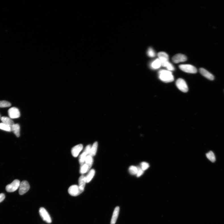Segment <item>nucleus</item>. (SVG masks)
Listing matches in <instances>:
<instances>
[{
	"instance_id": "393cba45",
	"label": "nucleus",
	"mask_w": 224,
	"mask_h": 224,
	"mask_svg": "<svg viewBox=\"0 0 224 224\" xmlns=\"http://www.w3.org/2000/svg\"><path fill=\"white\" fill-rule=\"evenodd\" d=\"M11 106V104L9 102L6 101H0V108H7Z\"/></svg>"
},
{
	"instance_id": "a878e982",
	"label": "nucleus",
	"mask_w": 224,
	"mask_h": 224,
	"mask_svg": "<svg viewBox=\"0 0 224 224\" xmlns=\"http://www.w3.org/2000/svg\"><path fill=\"white\" fill-rule=\"evenodd\" d=\"M138 171V168L133 166L130 167L129 168V173L132 175L137 174Z\"/></svg>"
},
{
	"instance_id": "20e7f679",
	"label": "nucleus",
	"mask_w": 224,
	"mask_h": 224,
	"mask_svg": "<svg viewBox=\"0 0 224 224\" xmlns=\"http://www.w3.org/2000/svg\"><path fill=\"white\" fill-rule=\"evenodd\" d=\"M68 191L71 196H76L82 193L83 191L80 189L79 186L73 185L69 188Z\"/></svg>"
},
{
	"instance_id": "7c9ffc66",
	"label": "nucleus",
	"mask_w": 224,
	"mask_h": 224,
	"mask_svg": "<svg viewBox=\"0 0 224 224\" xmlns=\"http://www.w3.org/2000/svg\"><path fill=\"white\" fill-rule=\"evenodd\" d=\"M138 171L137 174V176L138 177H140L141 175L144 173V171L143 170L142 168L140 167H137Z\"/></svg>"
},
{
	"instance_id": "b1692460",
	"label": "nucleus",
	"mask_w": 224,
	"mask_h": 224,
	"mask_svg": "<svg viewBox=\"0 0 224 224\" xmlns=\"http://www.w3.org/2000/svg\"><path fill=\"white\" fill-rule=\"evenodd\" d=\"M0 129L7 131L11 132L12 131L11 127L4 123H0Z\"/></svg>"
},
{
	"instance_id": "f257e3e1",
	"label": "nucleus",
	"mask_w": 224,
	"mask_h": 224,
	"mask_svg": "<svg viewBox=\"0 0 224 224\" xmlns=\"http://www.w3.org/2000/svg\"><path fill=\"white\" fill-rule=\"evenodd\" d=\"M159 79L165 83H169L173 81L174 77L171 71L162 70L158 72Z\"/></svg>"
},
{
	"instance_id": "c756f323",
	"label": "nucleus",
	"mask_w": 224,
	"mask_h": 224,
	"mask_svg": "<svg viewBox=\"0 0 224 224\" xmlns=\"http://www.w3.org/2000/svg\"><path fill=\"white\" fill-rule=\"evenodd\" d=\"M91 148V147L90 145H87L85 149H84L83 152H85L87 155L89 154Z\"/></svg>"
},
{
	"instance_id": "9d476101",
	"label": "nucleus",
	"mask_w": 224,
	"mask_h": 224,
	"mask_svg": "<svg viewBox=\"0 0 224 224\" xmlns=\"http://www.w3.org/2000/svg\"><path fill=\"white\" fill-rule=\"evenodd\" d=\"M82 144H79L75 146L71 149V153L74 157H77L79 155L80 152L83 149Z\"/></svg>"
},
{
	"instance_id": "4be33fe9",
	"label": "nucleus",
	"mask_w": 224,
	"mask_h": 224,
	"mask_svg": "<svg viewBox=\"0 0 224 224\" xmlns=\"http://www.w3.org/2000/svg\"><path fill=\"white\" fill-rule=\"evenodd\" d=\"M89 167L87 164H84L82 165H81L80 172L81 174H83L88 172L89 170Z\"/></svg>"
},
{
	"instance_id": "dca6fc26",
	"label": "nucleus",
	"mask_w": 224,
	"mask_h": 224,
	"mask_svg": "<svg viewBox=\"0 0 224 224\" xmlns=\"http://www.w3.org/2000/svg\"><path fill=\"white\" fill-rule=\"evenodd\" d=\"M86 183L85 177L83 175L81 176L79 179V186L80 189L84 191Z\"/></svg>"
},
{
	"instance_id": "9b49d317",
	"label": "nucleus",
	"mask_w": 224,
	"mask_h": 224,
	"mask_svg": "<svg viewBox=\"0 0 224 224\" xmlns=\"http://www.w3.org/2000/svg\"><path fill=\"white\" fill-rule=\"evenodd\" d=\"M200 73L207 79L210 80H213L215 79L213 75L209 71L203 68H200Z\"/></svg>"
},
{
	"instance_id": "aec40b11",
	"label": "nucleus",
	"mask_w": 224,
	"mask_h": 224,
	"mask_svg": "<svg viewBox=\"0 0 224 224\" xmlns=\"http://www.w3.org/2000/svg\"><path fill=\"white\" fill-rule=\"evenodd\" d=\"M93 159L90 155H87L85 159V164L88 165L89 169L91 167L93 163Z\"/></svg>"
},
{
	"instance_id": "4468645a",
	"label": "nucleus",
	"mask_w": 224,
	"mask_h": 224,
	"mask_svg": "<svg viewBox=\"0 0 224 224\" xmlns=\"http://www.w3.org/2000/svg\"><path fill=\"white\" fill-rule=\"evenodd\" d=\"M11 130L17 137L20 136V126L18 124H14L11 127Z\"/></svg>"
},
{
	"instance_id": "f03ea898",
	"label": "nucleus",
	"mask_w": 224,
	"mask_h": 224,
	"mask_svg": "<svg viewBox=\"0 0 224 224\" xmlns=\"http://www.w3.org/2000/svg\"><path fill=\"white\" fill-rule=\"evenodd\" d=\"M20 181L17 179L14 180L10 184H9L6 187V190L9 192H14L17 190L20 184Z\"/></svg>"
},
{
	"instance_id": "a211bd4d",
	"label": "nucleus",
	"mask_w": 224,
	"mask_h": 224,
	"mask_svg": "<svg viewBox=\"0 0 224 224\" xmlns=\"http://www.w3.org/2000/svg\"><path fill=\"white\" fill-rule=\"evenodd\" d=\"M97 147H98V143L97 142L94 143L92 147L91 148L89 155L92 157L95 156L96 153Z\"/></svg>"
},
{
	"instance_id": "c85d7f7f",
	"label": "nucleus",
	"mask_w": 224,
	"mask_h": 224,
	"mask_svg": "<svg viewBox=\"0 0 224 224\" xmlns=\"http://www.w3.org/2000/svg\"><path fill=\"white\" fill-rule=\"evenodd\" d=\"M166 68L168 70L171 71H173L175 70V68L173 66L171 63L169 62L166 66Z\"/></svg>"
},
{
	"instance_id": "473e14b6",
	"label": "nucleus",
	"mask_w": 224,
	"mask_h": 224,
	"mask_svg": "<svg viewBox=\"0 0 224 224\" xmlns=\"http://www.w3.org/2000/svg\"><path fill=\"white\" fill-rule=\"evenodd\" d=\"M0 117H1V116H0Z\"/></svg>"
},
{
	"instance_id": "f8f14e48",
	"label": "nucleus",
	"mask_w": 224,
	"mask_h": 224,
	"mask_svg": "<svg viewBox=\"0 0 224 224\" xmlns=\"http://www.w3.org/2000/svg\"><path fill=\"white\" fill-rule=\"evenodd\" d=\"M158 59L161 61V65L168 61L169 56L167 53L164 52H160L158 54Z\"/></svg>"
},
{
	"instance_id": "f3484780",
	"label": "nucleus",
	"mask_w": 224,
	"mask_h": 224,
	"mask_svg": "<svg viewBox=\"0 0 224 224\" xmlns=\"http://www.w3.org/2000/svg\"><path fill=\"white\" fill-rule=\"evenodd\" d=\"M150 66L152 69L154 70L158 69L161 66V61L158 58L157 59L152 62Z\"/></svg>"
},
{
	"instance_id": "bb28decb",
	"label": "nucleus",
	"mask_w": 224,
	"mask_h": 224,
	"mask_svg": "<svg viewBox=\"0 0 224 224\" xmlns=\"http://www.w3.org/2000/svg\"><path fill=\"white\" fill-rule=\"evenodd\" d=\"M148 56L151 57H153L155 56L156 54L154 51L151 47L148 48L147 51Z\"/></svg>"
},
{
	"instance_id": "7ed1b4c3",
	"label": "nucleus",
	"mask_w": 224,
	"mask_h": 224,
	"mask_svg": "<svg viewBox=\"0 0 224 224\" xmlns=\"http://www.w3.org/2000/svg\"><path fill=\"white\" fill-rule=\"evenodd\" d=\"M180 70L184 72L190 74H195L197 72L196 68L190 64H181L179 66Z\"/></svg>"
},
{
	"instance_id": "5701e85b",
	"label": "nucleus",
	"mask_w": 224,
	"mask_h": 224,
	"mask_svg": "<svg viewBox=\"0 0 224 224\" xmlns=\"http://www.w3.org/2000/svg\"><path fill=\"white\" fill-rule=\"evenodd\" d=\"M87 156V154L84 152H83V153L80 156L79 161L81 165H83L85 163V159Z\"/></svg>"
},
{
	"instance_id": "412c9836",
	"label": "nucleus",
	"mask_w": 224,
	"mask_h": 224,
	"mask_svg": "<svg viewBox=\"0 0 224 224\" xmlns=\"http://www.w3.org/2000/svg\"><path fill=\"white\" fill-rule=\"evenodd\" d=\"M206 156L208 159L211 162H215L216 160L215 156L213 152L212 151H210L206 154Z\"/></svg>"
},
{
	"instance_id": "ddd939ff",
	"label": "nucleus",
	"mask_w": 224,
	"mask_h": 224,
	"mask_svg": "<svg viewBox=\"0 0 224 224\" xmlns=\"http://www.w3.org/2000/svg\"><path fill=\"white\" fill-rule=\"evenodd\" d=\"M120 208L118 206L116 207L114 211L112 219L111 220V224H115L117 219L119 213Z\"/></svg>"
},
{
	"instance_id": "6e6552de",
	"label": "nucleus",
	"mask_w": 224,
	"mask_h": 224,
	"mask_svg": "<svg viewBox=\"0 0 224 224\" xmlns=\"http://www.w3.org/2000/svg\"><path fill=\"white\" fill-rule=\"evenodd\" d=\"M8 114L10 118L11 119L17 118L20 116L19 110L15 107H13L9 109Z\"/></svg>"
},
{
	"instance_id": "0eeeda50",
	"label": "nucleus",
	"mask_w": 224,
	"mask_h": 224,
	"mask_svg": "<svg viewBox=\"0 0 224 224\" xmlns=\"http://www.w3.org/2000/svg\"><path fill=\"white\" fill-rule=\"evenodd\" d=\"M30 184L27 181H23L20 183L19 187V194L22 195L27 192L30 189Z\"/></svg>"
},
{
	"instance_id": "39448f33",
	"label": "nucleus",
	"mask_w": 224,
	"mask_h": 224,
	"mask_svg": "<svg viewBox=\"0 0 224 224\" xmlns=\"http://www.w3.org/2000/svg\"><path fill=\"white\" fill-rule=\"evenodd\" d=\"M176 85L177 88L181 92L186 93L188 91V87L185 81L183 79H178L176 81Z\"/></svg>"
},
{
	"instance_id": "cd10ccee",
	"label": "nucleus",
	"mask_w": 224,
	"mask_h": 224,
	"mask_svg": "<svg viewBox=\"0 0 224 224\" xmlns=\"http://www.w3.org/2000/svg\"><path fill=\"white\" fill-rule=\"evenodd\" d=\"M141 166L142 169L144 171L148 169L149 167V164L146 162H142L141 164Z\"/></svg>"
},
{
	"instance_id": "2f4dec72",
	"label": "nucleus",
	"mask_w": 224,
	"mask_h": 224,
	"mask_svg": "<svg viewBox=\"0 0 224 224\" xmlns=\"http://www.w3.org/2000/svg\"><path fill=\"white\" fill-rule=\"evenodd\" d=\"M5 197V196L4 194H0V203L2 202L4 200Z\"/></svg>"
},
{
	"instance_id": "6ab92c4d",
	"label": "nucleus",
	"mask_w": 224,
	"mask_h": 224,
	"mask_svg": "<svg viewBox=\"0 0 224 224\" xmlns=\"http://www.w3.org/2000/svg\"><path fill=\"white\" fill-rule=\"evenodd\" d=\"M95 171L93 169L91 170L87 174L86 177V183H89L92 180V178L95 176Z\"/></svg>"
},
{
	"instance_id": "1a4fd4ad",
	"label": "nucleus",
	"mask_w": 224,
	"mask_h": 224,
	"mask_svg": "<svg viewBox=\"0 0 224 224\" xmlns=\"http://www.w3.org/2000/svg\"><path fill=\"white\" fill-rule=\"evenodd\" d=\"M187 60V58L185 55L181 54H176L172 58V60L175 63L183 62Z\"/></svg>"
},
{
	"instance_id": "2eb2a0df",
	"label": "nucleus",
	"mask_w": 224,
	"mask_h": 224,
	"mask_svg": "<svg viewBox=\"0 0 224 224\" xmlns=\"http://www.w3.org/2000/svg\"><path fill=\"white\" fill-rule=\"evenodd\" d=\"M1 120L3 123L10 126L11 127L14 124L11 118L7 117H2L1 118Z\"/></svg>"
},
{
	"instance_id": "423d86ee",
	"label": "nucleus",
	"mask_w": 224,
	"mask_h": 224,
	"mask_svg": "<svg viewBox=\"0 0 224 224\" xmlns=\"http://www.w3.org/2000/svg\"><path fill=\"white\" fill-rule=\"evenodd\" d=\"M39 212L41 218L45 221L48 223H51L52 220L49 214L44 208H40Z\"/></svg>"
}]
</instances>
